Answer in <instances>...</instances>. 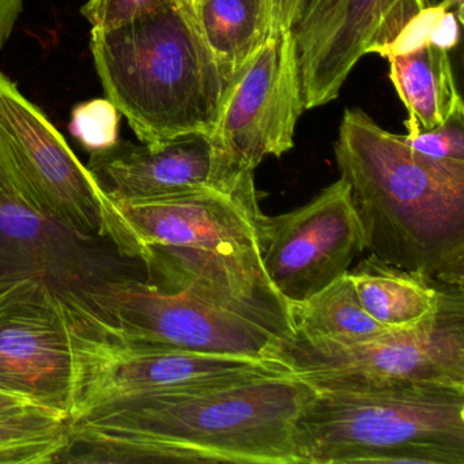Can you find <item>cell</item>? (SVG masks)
Returning <instances> with one entry per match:
<instances>
[{
	"mask_svg": "<svg viewBox=\"0 0 464 464\" xmlns=\"http://www.w3.org/2000/svg\"><path fill=\"white\" fill-rule=\"evenodd\" d=\"M0 183L39 216L83 236L110 238L143 262L142 246L121 208L102 192L43 111L4 72Z\"/></svg>",
	"mask_w": 464,
	"mask_h": 464,
	"instance_id": "8992f818",
	"label": "cell"
},
{
	"mask_svg": "<svg viewBox=\"0 0 464 464\" xmlns=\"http://www.w3.org/2000/svg\"><path fill=\"white\" fill-rule=\"evenodd\" d=\"M385 59L390 62L391 82L409 113L404 121L407 132L430 130L464 113L448 51L426 42Z\"/></svg>",
	"mask_w": 464,
	"mask_h": 464,
	"instance_id": "e0dca14e",
	"label": "cell"
},
{
	"mask_svg": "<svg viewBox=\"0 0 464 464\" xmlns=\"http://www.w3.org/2000/svg\"><path fill=\"white\" fill-rule=\"evenodd\" d=\"M88 169L116 206L160 202L251 172L230 165L205 134L183 135L157 145L118 142L92 153Z\"/></svg>",
	"mask_w": 464,
	"mask_h": 464,
	"instance_id": "9a60e30c",
	"label": "cell"
},
{
	"mask_svg": "<svg viewBox=\"0 0 464 464\" xmlns=\"http://www.w3.org/2000/svg\"><path fill=\"white\" fill-rule=\"evenodd\" d=\"M183 2H187V4H195V2H199V0H183Z\"/></svg>",
	"mask_w": 464,
	"mask_h": 464,
	"instance_id": "4316f807",
	"label": "cell"
},
{
	"mask_svg": "<svg viewBox=\"0 0 464 464\" xmlns=\"http://www.w3.org/2000/svg\"><path fill=\"white\" fill-rule=\"evenodd\" d=\"M314 391L407 382L464 385V289L450 287L439 312L411 330L360 343L287 334L267 352Z\"/></svg>",
	"mask_w": 464,
	"mask_h": 464,
	"instance_id": "52a82bcc",
	"label": "cell"
},
{
	"mask_svg": "<svg viewBox=\"0 0 464 464\" xmlns=\"http://www.w3.org/2000/svg\"><path fill=\"white\" fill-rule=\"evenodd\" d=\"M93 303L107 323V338L130 349L267 357L282 338L256 320L146 278L110 282Z\"/></svg>",
	"mask_w": 464,
	"mask_h": 464,
	"instance_id": "9c48e42d",
	"label": "cell"
},
{
	"mask_svg": "<svg viewBox=\"0 0 464 464\" xmlns=\"http://www.w3.org/2000/svg\"><path fill=\"white\" fill-rule=\"evenodd\" d=\"M192 14L227 80L268 37L260 0H199Z\"/></svg>",
	"mask_w": 464,
	"mask_h": 464,
	"instance_id": "d6986e66",
	"label": "cell"
},
{
	"mask_svg": "<svg viewBox=\"0 0 464 464\" xmlns=\"http://www.w3.org/2000/svg\"><path fill=\"white\" fill-rule=\"evenodd\" d=\"M314 392L290 372L113 399L69 420L61 463L303 464L295 431Z\"/></svg>",
	"mask_w": 464,
	"mask_h": 464,
	"instance_id": "6da1fadb",
	"label": "cell"
},
{
	"mask_svg": "<svg viewBox=\"0 0 464 464\" xmlns=\"http://www.w3.org/2000/svg\"><path fill=\"white\" fill-rule=\"evenodd\" d=\"M295 436L303 464H464V385L314 391Z\"/></svg>",
	"mask_w": 464,
	"mask_h": 464,
	"instance_id": "5b68a950",
	"label": "cell"
},
{
	"mask_svg": "<svg viewBox=\"0 0 464 464\" xmlns=\"http://www.w3.org/2000/svg\"><path fill=\"white\" fill-rule=\"evenodd\" d=\"M21 9L23 0H0V50L12 34Z\"/></svg>",
	"mask_w": 464,
	"mask_h": 464,
	"instance_id": "d4e9b609",
	"label": "cell"
},
{
	"mask_svg": "<svg viewBox=\"0 0 464 464\" xmlns=\"http://www.w3.org/2000/svg\"><path fill=\"white\" fill-rule=\"evenodd\" d=\"M39 406L34 401L23 396L14 395V393L0 391V415L9 414V412L20 411L26 407ZM43 407V406H42Z\"/></svg>",
	"mask_w": 464,
	"mask_h": 464,
	"instance_id": "484cf974",
	"label": "cell"
},
{
	"mask_svg": "<svg viewBox=\"0 0 464 464\" xmlns=\"http://www.w3.org/2000/svg\"><path fill=\"white\" fill-rule=\"evenodd\" d=\"M70 131L91 151L107 150L119 142V111L110 100H92L74 108Z\"/></svg>",
	"mask_w": 464,
	"mask_h": 464,
	"instance_id": "7402d4cb",
	"label": "cell"
},
{
	"mask_svg": "<svg viewBox=\"0 0 464 464\" xmlns=\"http://www.w3.org/2000/svg\"><path fill=\"white\" fill-rule=\"evenodd\" d=\"M143 248L148 281L237 312L285 336L289 305L265 266L268 216L254 172L140 206H118Z\"/></svg>",
	"mask_w": 464,
	"mask_h": 464,
	"instance_id": "7a4b0ae2",
	"label": "cell"
},
{
	"mask_svg": "<svg viewBox=\"0 0 464 464\" xmlns=\"http://www.w3.org/2000/svg\"><path fill=\"white\" fill-rule=\"evenodd\" d=\"M347 274L363 309L391 331L411 330L433 317L445 292L453 287L396 267L373 254Z\"/></svg>",
	"mask_w": 464,
	"mask_h": 464,
	"instance_id": "2e32d148",
	"label": "cell"
},
{
	"mask_svg": "<svg viewBox=\"0 0 464 464\" xmlns=\"http://www.w3.org/2000/svg\"><path fill=\"white\" fill-rule=\"evenodd\" d=\"M268 36L282 31H295L305 12L308 0H260Z\"/></svg>",
	"mask_w": 464,
	"mask_h": 464,
	"instance_id": "cb8c5ba5",
	"label": "cell"
},
{
	"mask_svg": "<svg viewBox=\"0 0 464 464\" xmlns=\"http://www.w3.org/2000/svg\"><path fill=\"white\" fill-rule=\"evenodd\" d=\"M366 249L396 267L464 289V181L415 156L360 108L334 145Z\"/></svg>",
	"mask_w": 464,
	"mask_h": 464,
	"instance_id": "3957f363",
	"label": "cell"
},
{
	"mask_svg": "<svg viewBox=\"0 0 464 464\" xmlns=\"http://www.w3.org/2000/svg\"><path fill=\"white\" fill-rule=\"evenodd\" d=\"M429 0H308L295 26L305 110L335 102L358 62L384 55Z\"/></svg>",
	"mask_w": 464,
	"mask_h": 464,
	"instance_id": "4fadbf2b",
	"label": "cell"
},
{
	"mask_svg": "<svg viewBox=\"0 0 464 464\" xmlns=\"http://www.w3.org/2000/svg\"><path fill=\"white\" fill-rule=\"evenodd\" d=\"M69 418L42 406L0 415V464H56L69 448Z\"/></svg>",
	"mask_w": 464,
	"mask_h": 464,
	"instance_id": "ffe728a7",
	"label": "cell"
},
{
	"mask_svg": "<svg viewBox=\"0 0 464 464\" xmlns=\"http://www.w3.org/2000/svg\"><path fill=\"white\" fill-rule=\"evenodd\" d=\"M146 278L142 260L110 238L61 227L26 208L0 183V297L26 284L47 287L66 306L83 336H107L93 295L118 279Z\"/></svg>",
	"mask_w": 464,
	"mask_h": 464,
	"instance_id": "ba28073f",
	"label": "cell"
},
{
	"mask_svg": "<svg viewBox=\"0 0 464 464\" xmlns=\"http://www.w3.org/2000/svg\"><path fill=\"white\" fill-rule=\"evenodd\" d=\"M293 333L338 343H360L380 338L391 330L363 309L349 274L300 303L289 305Z\"/></svg>",
	"mask_w": 464,
	"mask_h": 464,
	"instance_id": "ac0fdd59",
	"label": "cell"
},
{
	"mask_svg": "<svg viewBox=\"0 0 464 464\" xmlns=\"http://www.w3.org/2000/svg\"><path fill=\"white\" fill-rule=\"evenodd\" d=\"M91 50L107 100L140 143L210 137L229 80L191 5L175 0L123 25L93 29Z\"/></svg>",
	"mask_w": 464,
	"mask_h": 464,
	"instance_id": "277c9868",
	"label": "cell"
},
{
	"mask_svg": "<svg viewBox=\"0 0 464 464\" xmlns=\"http://www.w3.org/2000/svg\"><path fill=\"white\" fill-rule=\"evenodd\" d=\"M304 110L295 31L278 32L230 78L210 138L230 165L255 172L266 157L295 148Z\"/></svg>",
	"mask_w": 464,
	"mask_h": 464,
	"instance_id": "30bf717a",
	"label": "cell"
},
{
	"mask_svg": "<svg viewBox=\"0 0 464 464\" xmlns=\"http://www.w3.org/2000/svg\"><path fill=\"white\" fill-rule=\"evenodd\" d=\"M175 0H89L82 14L93 29H110L130 23Z\"/></svg>",
	"mask_w": 464,
	"mask_h": 464,
	"instance_id": "603a6c76",
	"label": "cell"
},
{
	"mask_svg": "<svg viewBox=\"0 0 464 464\" xmlns=\"http://www.w3.org/2000/svg\"><path fill=\"white\" fill-rule=\"evenodd\" d=\"M72 346L74 388L70 420L97 404L134 393L292 372L273 357L146 352L130 349L107 336L72 335Z\"/></svg>",
	"mask_w": 464,
	"mask_h": 464,
	"instance_id": "8fae6325",
	"label": "cell"
},
{
	"mask_svg": "<svg viewBox=\"0 0 464 464\" xmlns=\"http://www.w3.org/2000/svg\"><path fill=\"white\" fill-rule=\"evenodd\" d=\"M366 251L349 183L339 178L306 205L268 217L263 266L287 305L316 295Z\"/></svg>",
	"mask_w": 464,
	"mask_h": 464,
	"instance_id": "7c38bea8",
	"label": "cell"
},
{
	"mask_svg": "<svg viewBox=\"0 0 464 464\" xmlns=\"http://www.w3.org/2000/svg\"><path fill=\"white\" fill-rule=\"evenodd\" d=\"M407 148L456 180L464 181V113L430 130L401 135Z\"/></svg>",
	"mask_w": 464,
	"mask_h": 464,
	"instance_id": "44dd1931",
	"label": "cell"
},
{
	"mask_svg": "<svg viewBox=\"0 0 464 464\" xmlns=\"http://www.w3.org/2000/svg\"><path fill=\"white\" fill-rule=\"evenodd\" d=\"M82 330L47 287L26 284L0 297V391L69 418L74 388L72 335Z\"/></svg>",
	"mask_w": 464,
	"mask_h": 464,
	"instance_id": "5bb4252c",
	"label": "cell"
}]
</instances>
